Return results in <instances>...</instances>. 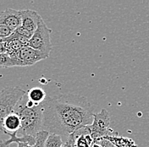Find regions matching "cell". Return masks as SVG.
Listing matches in <instances>:
<instances>
[{"label": "cell", "instance_id": "cell-1", "mask_svg": "<svg viewBox=\"0 0 149 147\" xmlns=\"http://www.w3.org/2000/svg\"><path fill=\"white\" fill-rule=\"evenodd\" d=\"M93 106L84 96H47L43 102L42 130L60 136L65 142L77 129L93 123Z\"/></svg>", "mask_w": 149, "mask_h": 147}, {"label": "cell", "instance_id": "cell-2", "mask_svg": "<svg viewBox=\"0 0 149 147\" xmlns=\"http://www.w3.org/2000/svg\"><path fill=\"white\" fill-rule=\"evenodd\" d=\"M15 112L18 114L21 121L20 129L16 133L18 137L36 138L38 133L42 131L43 103L30 107L26 103L25 94L19 101L15 109Z\"/></svg>", "mask_w": 149, "mask_h": 147}, {"label": "cell", "instance_id": "cell-3", "mask_svg": "<svg viewBox=\"0 0 149 147\" xmlns=\"http://www.w3.org/2000/svg\"><path fill=\"white\" fill-rule=\"evenodd\" d=\"M26 91L19 87H7L0 91V131L4 133L3 121L15 109ZM5 134V133H4Z\"/></svg>", "mask_w": 149, "mask_h": 147}, {"label": "cell", "instance_id": "cell-4", "mask_svg": "<svg viewBox=\"0 0 149 147\" xmlns=\"http://www.w3.org/2000/svg\"><path fill=\"white\" fill-rule=\"evenodd\" d=\"M51 33L52 30L47 27L44 20L42 18H41L39 20L37 30L35 31L29 41V46L39 50L40 52L46 55L47 57H48L53 49L50 39Z\"/></svg>", "mask_w": 149, "mask_h": 147}, {"label": "cell", "instance_id": "cell-5", "mask_svg": "<svg viewBox=\"0 0 149 147\" xmlns=\"http://www.w3.org/2000/svg\"><path fill=\"white\" fill-rule=\"evenodd\" d=\"M110 115L106 109H102L101 111L94 114L93 123L86 126L93 140L104 138L109 133H113L110 129Z\"/></svg>", "mask_w": 149, "mask_h": 147}, {"label": "cell", "instance_id": "cell-6", "mask_svg": "<svg viewBox=\"0 0 149 147\" xmlns=\"http://www.w3.org/2000/svg\"><path fill=\"white\" fill-rule=\"evenodd\" d=\"M17 66H31L47 59L46 55L30 46L23 47L15 56Z\"/></svg>", "mask_w": 149, "mask_h": 147}, {"label": "cell", "instance_id": "cell-7", "mask_svg": "<svg viewBox=\"0 0 149 147\" xmlns=\"http://www.w3.org/2000/svg\"><path fill=\"white\" fill-rule=\"evenodd\" d=\"M0 23L15 32L21 26L20 10L8 9L0 12Z\"/></svg>", "mask_w": 149, "mask_h": 147}, {"label": "cell", "instance_id": "cell-8", "mask_svg": "<svg viewBox=\"0 0 149 147\" xmlns=\"http://www.w3.org/2000/svg\"><path fill=\"white\" fill-rule=\"evenodd\" d=\"M73 147H92L93 139L86 127L77 129L70 136Z\"/></svg>", "mask_w": 149, "mask_h": 147}, {"label": "cell", "instance_id": "cell-9", "mask_svg": "<svg viewBox=\"0 0 149 147\" xmlns=\"http://www.w3.org/2000/svg\"><path fill=\"white\" fill-rule=\"evenodd\" d=\"M20 15H21V27L31 32V33H34L35 31L37 30L39 20L42 18L41 15L37 11L31 10V9L20 10Z\"/></svg>", "mask_w": 149, "mask_h": 147}, {"label": "cell", "instance_id": "cell-10", "mask_svg": "<svg viewBox=\"0 0 149 147\" xmlns=\"http://www.w3.org/2000/svg\"><path fill=\"white\" fill-rule=\"evenodd\" d=\"M3 130L5 134H12L17 133L21 127V121L18 114L15 112L11 113L3 121Z\"/></svg>", "mask_w": 149, "mask_h": 147}, {"label": "cell", "instance_id": "cell-11", "mask_svg": "<svg viewBox=\"0 0 149 147\" xmlns=\"http://www.w3.org/2000/svg\"><path fill=\"white\" fill-rule=\"evenodd\" d=\"M4 43L5 47V52L7 55H9L10 57L15 56L18 53L19 51L25 47L18 39L15 37V36L12 33L9 37L2 39Z\"/></svg>", "mask_w": 149, "mask_h": 147}, {"label": "cell", "instance_id": "cell-12", "mask_svg": "<svg viewBox=\"0 0 149 147\" xmlns=\"http://www.w3.org/2000/svg\"><path fill=\"white\" fill-rule=\"evenodd\" d=\"M104 139L109 140L115 147H138L133 139L118 135H107Z\"/></svg>", "mask_w": 149, "mask_h": 147}, {"label": "cell", "instance_id": "cell-13", "mask_svg": "<svg viewBox=\"0 0 149 147\" xmlns=\"http://www.w3.org/2000/svg\"><path fill=\"white\" fill-rule=\"evenodd\" d=\"M28 99L36 105H41L46 100L47 94L45 91L41 88H32L26 91Z\"/></svg>", "mask_w": 149, "mask_h": 147}, {"label": "cell", "instance_id": "cell-14", "mask_svg": "<svg viewBox=\"0 0 149 147\" xmlns=\"http://www.w3.org/2000/svg\"><path fill=\"white\" fill-rule=\"evenodd\" d=\"M63 145L64 141L60 136L54 134H49L48 137L46 139L44 147H62Z\"/></svg>", "mask_w": 149, "mask_h": 147}, {"label": "cell", "instance_id": "cell-15", "mask_svg": "<svg viewBox=\"0 0 149 147\" xmlns=\"http://www.w3.org/2000/svg\"><path fill=\"white\" fill-rule=\"evenodd\" d=\"M15 67L14 60L6 53H0V68Z\"/></svg>", "mask_w": 149, "mask_h": 147}, {"label": "cell", "instance_id": "cell-16", "mask_svg": "<svg viewBox=\"0 0 149 147\" xmlns=\"http://www.w3.org/2000/svg\"><path fill=\"white\" fill-rule=\"evenodd\" d=\"M49 135V133L47 131H41L40 133H38V134L37 135V144H36V147H44L46 139Z\"/></svg>", "mask_w": 149, "mask_h": 147}, {"label": "cell", "instance_id": "cell-17", "mask_svg": "<svg viewBox=\"0 0 149 147\" xmlns=\"http://www.w3.org/2000/svg\"><path fill=\"white\" fill-rule=\"evenodd\" d=\"M14 32L11 31L8 27L0 23V39H3L9 37Z\"/></svg>", "mask_w": 149, "mask_h": 147}, {"label": "cell", "instance_id": "cell-18", "mask_svg": "<svg viewBox=\"0 0 149 147\" xmlns=\"http://www.w3.org/2000/svg\"><path fill=\"white\" fill-rule=\"evenodd\" d=\"M15 32L16 33L19 34V35L23 36V37H26L28 39H31V37H32V35H33V33H31V32L27 31L26 29H25V28L23 27H21V26L19 28H17Z\"/></svg>", "mask_w": 149, "mask_h": 147}, {"label": "cell", "instance_id": "cell-19", "mask_svg": "<svg viewBox=\"0 0 149 147\" xmlns=\"http://www.w3.org/2000/svg\"><path fill=\"white\" fill-rule=\"evenodd\" d=\"M102 147H115L113 144H111L109 140H107L106 139L103 138L102 141Z\"/></svg>", "mask_w": 149, "mask_h": 147}, {"label": "cell", "instance_id": "cell-20", "mask_svg": "<svg viewBox=\"0 0 149 147\" xmlns=\"http://www.w3.org/2000/svg\"><path fill=\"white\" fill-rule=\"evenodd\" d=\"M17 147H36V145L35 146H31L27 143H23V142H19L17 143Z\"/></svg>", "mask_w": 149, "mask_h": 147}, {"label": "cell", "instance_id": "cell-21", "mask_svg": "<svg viewBox=\"0 0 149 147\" xmlns=\"http://www.w3.org/2000/svg\"><path fill=\"white\" fill-rule=\"evenodd\" d=\"M0 53H6L5 52V47H4V43L2 39H0Z\"/></svg>", "mask_w": 149, "mask_h": 147}, {"label": "cell", "instance_id": "cell-22", "mask_svg": "<svg viewBox=\"0 0 149 147\" xmlns=\"http://www.w3.org/2000/svg\"><path fill=\"white\" fill-rule=\"evenodd\" d=\"M0 147H9L6 139H0Z\"/></svg>", "mask_w": 149, "mask_h": 147}, {"label": "cell", "instance_id": "cell-23", "mask_svg": "<svg viewBox=\"0 0 149 147\" xmlns=\"http://www.w3.org/2000/svg\"><path fill=\"white\" fill-rule=\"evenodd\" d=\"M3 134H4V133H3V132H1V131H0V139H1V136H2Z\"/></svg>", "mask_w": 149, "mask_h": 147}]
</instances>
